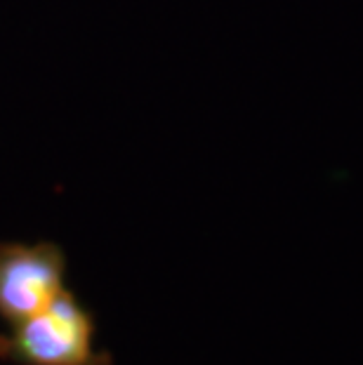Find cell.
Listing matches in <instances>:
<instances>
[{"mask_svg": "<svg viewBox=\"0 0 363 365\" xmlns=\"http://www.w3.org/2000/svg\"><path fill=\"white\" fill-rule=\"evenodd\" d=\"M61 290V259L50 247H10L0 252V314L21 323L45 312Z\"/></svg>", "mask_w": 363, "mask_h": 365, "instance_id": "obj_1", "label": "cell"}, {"mask_svg": "<svg viewBox=\"0 0 363 365\" xmlns=\"http://www.w3.org/2000/svg\"><path fill=\"white\" fill-rule=\"evenodd\" d=\"M14 349L34 365H92V335L68 328L50 312L17 323Z\"/></svg>", "mask_w": 363, "mask_h": 365, "instance_id": "obj_2", "label": "cell"}]
</instances>
